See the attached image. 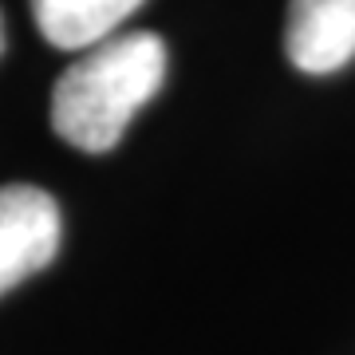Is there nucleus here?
<instances>
[{
    "label": "nucleus",
    "instance_id": "f257e3e1",
    "mask_svg": "<svg viewBox=\"0 0 355 355\" xmlns=\"http://www.w3.org/2000/svg\"><path fill=\"white\" fill-rule=\"evenodd\" d=\"M166 79V44L127 32L87 48L51 87V130L87 154L111 150Z\"/></svg>",
    "mask_w": 355,
    "mask_h": 355
},
{
    "label": "nucleus",
    "instance_id": "f03ea898",
    "mask_svg": "<svg viewBox=\"0 0 355 355\" xmlns=\"http://www.w3.org/2000/svg\"><path fill=\"white\" fill-rule=\"evenodd\" d=\"M60 253V205L48 190L0 186V296L48 268Z\"/></svg>",
    "mask_w": 355,
    "mask_h": 355
},
{
    "label": "nucleus",
    "instance_id": "7ed1b4c3",
    "mask_svg": "<svg viewBox=\"0 0 355 355\" xmlns=\"http://www.w3.org/2000/svg\"><path fill=\"white\" fill-rule=\"evenodd\" d=\"M142 0H32L36 28L64 51H87L127 20Z\"/></svg>",
    "mask_w": 355,
    "mask_h": 355
},
{
    "label": "nucleus",
    "instance_id": "20e7f679",
    "mask_svg": "<svg viewBox=\"0 0 355 355\" xmlns=\"http://www.w3.org/2000/svg\"><path fill=\"white\" fill-rule=\"evenodd\" d=\"M0 51H4V20H0Z\"/></svg>",
    "mask_w": 355,
    "mask_h": 355
},
{
    "label": "nucleus",
    "instance_id": "39448f33",
    "mask_svg": "<svg viewBox=\"0 0 355 355\" xmlns=\"http://www.w3.org/2000/svg\"><path fill=\"white\" fill-rule=\"evenodd\" d=\"M343 4H352V8H355V0H343Z\"/></svg>",
    "mask_w": 355,
    "mask_h": 355
}]
</instances>
